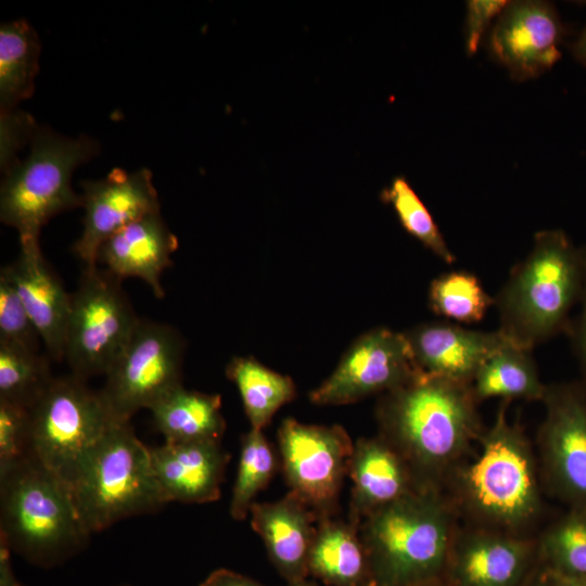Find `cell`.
Instances as JSON below:
<instances>
[{
  "mask_svg": "<svg viewBox=\"0 0 586 586\" xmlns=\"http://www.w3.org/2000/svg\"><path fill=\"white\" fill-rule=\"evenodd\" d=\"M471 384L419 372L378 405L381 436L409 466L422 489L444 491L482 426Z\"/></svg>",
  "mask_w": 586,
  "mask_h": 586,
  "instance_id": "cell-1",
  "label": "cell"
},
{
  "mask_svg": "<svg viewBox=\"0 0 586 586\" xmlns=\"http://www.w3.org/2000/svg\"><path fill=\"white\" fill-rule=\"evenodd\" d=\"M501 399L491 426L483 430L473 457L448 477L444 492L467 523L531 535L544 510L537 454Z\"/></svg>",
  "mask_w": 586,
  "mask_h": 586,
  "instance_id": "cell-2",
  "label": "cell"
},
{
  "mask_svg": "<svg viewBox=\"0 0 586 586\" xmlns=\"http://www.w3.org/2000/svg\"><path fill=\"white\" fill-rule=\"evenodd\" d=\"M585 282L586 247L576 245L560 229L536 232L531 252L494 297L498 331L531 351L565 333Z\"/></svg>",
  "mask_w": 586,
  "mask_h": 586,
  "instance_id": "cell-3",
  "label": "cell"
},
{
  "mask_svg": "<svg viewBox=\"0 0 586 586\" xmlns=\"http://www.w3.org/2000/svg\"><path fill=\"white\" fill-rule=\"evenodd\" d=\"M459 514L441 489H418L360 523V536L378 586L441 583L459 527Z\"/></svg>",
  "mask_w": 586,
  "mask_h": 586,
  "instance_id": "cell-4",
  "label": "cell"
},
{
  "mask_svg": "<svg viewBox=\"0 0 586 586\" xmlns=\"http://www.w3.org/2000/svg\"><path fill=\"white\" fill-rule=\"evenodd\" d=\"M0 534L12 551L43 568L73 557L90 536L71 486L30 457L0 475Z\"/></svg>",
  "mask_w": 586,
  "mask_h": 586,
  "instance_id": "cell-5",
  "label": "cell"
},
{
  "mask_svg": "<svg viewBox=\"0 0 586 586\" xmlns=\"http://www.w3.org/2000/svg\"><path fill=\"white\" fill-rule=\"evenodd\" d=\"M72 493L89 535L167 504L154 475L150 447L130 421H115L78 470Z\"/></svg>",
  "mask_w": 586,
  "mask_h": 586,
  "instance_id": "cell-6",
  "label": "cell"
},
{
  "mask_svg": "<svg viewBox=\"0 0 586 586\" xmlns=\"http://www.w3.org/2000/svg\"><path fill=\"white\" fill-rule=\"evenodd\" d=\"M98 151L91 138L77 139L36 128L30 153L4 174L0 218L16 229L20 243H39L41 228L55 215L81 206L72 188V174Z\"/></svg>",
  "mask_w": 586,
  "mask_h": 586,
  "instance_id": "cell-7",
  "label": "cell"
},
{
  "mask_svg": "<svg viewBox=\"0 0 586 586\" xmlns=\"http://www.w3.org/2000/svg\"><path fill=\"white\" fill-rule=\"evenodd\" d=\"M29 411V457L69 486L116 421L100 391L74 374L54 378Z\"/></svg>",
  "mask_w": 586,
  "mask_h": 586,
  "instance_id": "cell-8",
  "label": "cell"
},
{
  "mask_svg": "<svg viewBox=\"0 0 586 586\" xmlns=\"http://www.w3.org/2000/svg\"><path fill=\"white\" fill-rule=\"evenodd\" d=\"M120 281L99 266L85 268L71 294L64 359L78 378L106 375L141 320Z\"/></svg>",
  "mask_w": 586,
  "mask_h": 586,
  "instance_id": "cell-9",
  "label": "cell"
},
{
  "mask_svg": "<svg viewBox=\"0 0 586 586\" xmlns=\"http://www.w3.org/2000/svg\"><path fill=\"white\" fill-rule=\"evenodd\" d=\"M183 341L168 324L140 320L100 393L116 421H130L181 385Z\"/></svg>",
  "mask_w": 586,
  "mask_h": 586,
  "instance_id": "cell-10",
  "label": "cell"
},
{
  "mask_svg": "<svg viewBox=\"0 0 586 586\" xmlns=\"http://www.w3.org/2000/svg\"><path fill=\"white\" fill-rule=\"evenodd\" d=\"M537 434L544 487L568 508H586V388L582 382L547 384Z\"/></svg>",
  "mask_w": 586,
  "mask_h": 586,
  "instance_id": "cell-11",
  "label": "cell"
},
{
  "mask_svg": "<svg viewBox=\"0 0 586 586\" xmlns=\"http://www.w3.org/2000/svg\"><path fill=\"white\" fill-rule=\"evenodd\" d=\"M278 441L290 492L318 519L331 517L354 450L346 431L340 425L304 424L289 418L279 428Z\"/></svg>",
  "mask_w": 586,
  "mask_h": 586,
  "instance_id": "cell-12",
  "label": "cell"
},
{
  "mask_svg": "<svg viewBox=\"0 0 586 586\" xmlns=\"http://www.w3.org/2000/svg\"><path fill=\"white\" fill-rule=\"evenodd\" d=\"M421 372L405 333L378 328L360 336L333 373L314 390L317 405H344L387 393Z\"/></svg>",
  "mask_w": 586,
  "mask_h": 586,
  "instance_id": "cell-13",
  "label": "cell"
},
{
  "mask_svg": "<svg viewBox=\"0 0 586 586\" xmlns=\"http://www.w3.org/2000/svg\"><path fill=\"white\" fill-rule=\"evenodd\" d=\"M539 563L537 537L467 523L455 535L444 586H524Z\"/></svg>",
  "mask_w": 586,
  "mask_h": 586,
  "instance_id": "cell-14",
  "label": "cell"
},
{
  "mask_svg": "<svg viewBox=\"0 0 586 586\" xmlns=\"http://www.w3.org/2000/svg\"><path fill=\"white\" fill-rule=\"evenodd\" d=\"M565 33L553 4L539 0L511 1L488 36L491 55L517 81L536 78L561 58Z\"/></svg>",
  "mask_w": 586,
  "mask_h": 586,
  "instance_id": "cell-15",
  "label": "cell"
},
{
  "mask_svg": "<svg viewBox=\"0 0 586 586\" xmlns=\"http://www.w3.org/2000/svg\"><path fill=\"white\" fill-rule=\"evenodd\" d=\"M82 187L84 228L73 250L85 268H94L99 250L111 235L143 216L161 212V205L146 168L133 173L114 168L103 179L84 181Z\"/></svg>",
  "mask_w": 586,
  "mask_h": 586,
  "instance_id": "cell-16",
  "label": "cell"
},
{
  "mask_svg": "<svg viewBox=\"0 0 586 586\" xmlns=\"http://www.w3.org/2000/svg\"><path fill=\"white\" fill-rule=\"evenodd\" d=\"M0 273L17 290L48 355L63 360L71 294L44 259L40 243L21 244L17 259Z\"/></svg>",
  "mask_w": 586,
  "mask_h": 586,
  "instance_id": "cell-17",
  "label": "cell"
},
{
  "mask_svg": "<svg viewBox=\"0 0 586 586\" xmlns=\"http://www.w3.org/2000/svg\"><path fill=\"white\" fill-rule=\"evenodd\" d=\"M152 468L167 502L206 504L220 497L229 454L220 441L167 443L150 448Z\"/></svg>",
  "mask_w": 586,
  "mask_h": 586,
  "instance_id": "cell-18",
  "label": "cell"
},
{
  "mask_svg": "<svg viewBox=\"0 0 586 586\" xmlns=\"http://www.w3.org/2000/svg\"><path fill=\"white\" fill-rule=\"evenodd\" d=\"M418 369L469 383L482 362L508 340L498 331H479L451 322H431L405 333Z\"/></svg>",
  "mask_w": 586,
  "mask_h": 586,
  "instance_id": "cell-19",
  "label": "cell"
},
{
  "mask_svg": "<svg viewBox=\"0 0 586 586\" xmlns=\"http://www.w3.org/2000/svg\"><path fill=\"white\" fill-rule=\"evenodd\" d=\"M178 240L167 228L161 212L143 216L111 235L100 247L98 266L123 280H143L157 298L165 295L162 275L171 265Z\"/></svg>",
  "mask_w": 586,
  "mask_h": 586,
  "instance_id": "cell-20",
  "label": "cell"
},
{
  "mask_svg": "<svg viewBox=\"0 0 586 586\" xmlns=\"http://www.w3.org/2000/svg\"><path fill=\"white\" fill-rule=\"evenodd\" d=\"M348 476L353 482L349 521L357 525L373 511L422 489L404 458L381 435L354 444Z\"/></svg>",
  "mask_w": 586,
  "mask_h": 586,
  "instance_id": "cell-21",
  "label": "cell"
},
{
  "mask_svg": "<svg viewBox=\"0 0 586 586\" xmlns=\"http://www.w3.org/2000/svg\"><path fill=\"white\" fill-rule=\"evenodd\" d=\"M253 530L260 536L278 573L288 582L308 578V553L315 536L316 513L293 493L271 502H254Z\"/></svg>",
  "mask_w": 586,
  "mask_h": 586,
  "instance_id": "cell-22",
  "label": "cell"
},
{
  "mask_svg": "<svg viewBox=\"0 0 586 586\" xmlns=\"http://www.w3.org/2000/svg\"><path fill=\"white\" fill-rule=\"evenodd\" d=\"M360 525L331 517L318 520L309 549L308 575L328 586H369L373 583Z\"/></svg>",
  "mask_w": 586,
  "mask_h": 586,
  "instance_id": "cell-23",
  "label": "cell"
},
{
  "mask_svg": "<svg viewBox=\"0 0 586 586\" xmlns=\"http://www.w3.org/2000/svg\"><path fill=\"white\" fill-rule=\"evenodd\" d=\"M149 410L167 443L221 441L226 430L220 395L190 391L182 384Z\"/></svg>",
  "mask_w": 586,
  "mask_h": 586,
  "instance_id": "cell-24",
  "label": "cell"
},
{
  "mask_svg": "<svg viewBox=\"0 0 586 586\" xmlns=\"http://www.w3.org/2000/svg\"><path fill=\"white\" fill-rule=\"evenodd\" d=\"M546 386L540 380L532 351L510 341L482 362L471 381L479 403L494 397L542 402Z\"/></svg>",
  "mask_w": 586,
  "mask_h": 586,
  "instance_id": "cell-25",
  "label": "cell"
},
{
  "mask_svg": "<svg viewBox=\"0 0 586 586\" xmlns=\"http://www.w3.org/2000/svg\"><path fill=\"white\" fill-rule=\"evenodd\" d=\"M40 42L37 33L25 20L0 27V107L1 114L15 110L31 97L39 69Z\"/></svg>",
  "mask_w": 586,
  "mask_h": 586,
  "instance_id": "cell-26",
  "label": "cell"
},
{
  "mask_svg": "<svg viewBox=\"0 0 586 586\" xmlns=\"http://www.w3.org/2000/svg\"><path fill=\"white\" fill-rule=\"evenodd\" d=\"M226 374L240 393L251 429L263 430L272 416L295 396L291 378L280 374L251 357H235Z\"/></svg>",
  "mask_w": 586,
  "mask_h": 586,
  "instance_id": "cell-27",
  "label": "cell"
},
{
  "mask_svg": "<svg viewBox=\"0 0 586 586\" xmlns=\"http://www.w3.org/2000/svg\"><path fill=\"white\" fill-rule=\"evenodd\" d=\"M539 561L563 578H586V508H568L537 537Z\"/></svg>",
  "mask_w": 586,
  "mask_h": 586,
  "instance_id": "cell-28",
  "label": "cell"
},
{
  "mask_svg": "<svg viewBox=\"0 0 586 586\" xmlns=\"http://www.w3.org/2000/svg\"><path fill=\"white\" fill-rule=\"evenodd\" d=\"M428 296L433 313L464 324L481 321L495 303L477 276L466 270H451L436 277Z\"/></svg>",
  "mask_w": 586,
  "mask_h": 586,
  "instance_id": "cell-29",
  "label": "cell"
},
{
  "mask_svg": "<svg viewBox=\"0 0 586 586\" xmlns=\"http://www.w3.org/2000/svg\"><path fill=\"white\" fill-rule=\"evenodd\" d=\"M53 379L46 356L0 343V400L29 409Z\"/></svg>",
  "mask_w": 586,
  "mask_h": 586,
  "instance_id": "cell-30",
  "label": "cell"
},
{
  "mask_svg": "<svg viewBox=\"0 0 586 586\" xmlns=\"http://www.w3.org/2000/svg\"><path fill=\"white\" fill-rule=\"evenodd\" d=\"M277 469V458L263 430L251 429L242 438L241 455L230 500V514L242 521L250 513L257 494Z\"/></svg>",
  "mask_w": 586,
  "mask_h": 586,
  "instance_id": "cell-31",
  "label": "cell"
},
{
  "mask_svg": "<svg viewBox=\"0 0 586 586\" xmlns=\"http://www.w3.org/2000/svg\"><path fill=\"white\" fill-rule=\"evenodd\" d=\"M381 198L392 205L404 229L447 264L456 256L447 245L431 213L406 178L395 177Z\"/></svg>",
  "mask_w": 586,
  "mask_h": 586,
  "instance_id": "cell-32",
  "label": "cell"
},
{
  "mask_svg": "<svg viewBox=\"0 0 586 586\" xmlns=\"http://www.w3.org/2000/svg\"><path fill=\"white\" fill-rule=\"evenodd\" d=\"M39 340L17 290L0 273V343L38 352Z\"/></svg>",
  "mask_w": 586,
  "mask_h": 586,
  "instance_id": "cell-33",
  "label": "cell"
},
{
  "mask_svg": "<svg viewBox=\"0 0 586 586\" xmlns=\"http://www.w3.org/2000/svg\"><path fill=\"white\" fill-rule=\"evenodd\" d=\"M29 411L0 400V475L29 458Z\"/></svg>",
  "mask_w": 586,
  "mask_h": 586,
  "instance_id": "cell-34",
  "label": "cell"
},
{
  "mask_svg": "<svg viewBox=\"0 0 586 586\" xmlns=\"http://www.w3.org/2000/svg\"><path fill=\"white\" fill-rule=\"evenodd\" d=\"M510 1L507 0H469L466 3L464 47L467 54L476 53L483 34L492 21L498 17Z\"/></svg>",
  "mask_w": 586,
  "mask_h": 586,
  "instance_id": "cell-35",
  "label": "cell"
},
{
  "mask_svg": "<svg viewBox=\"0 0 586 586\" xmlns=\"http://www.w3.org/2000/svg\"><path fill=\"white\" fill-rule=\"evenodd\" d=\"M30 116L23 112L12 111L1 114V167L4 173L18 161L15 158L16 150L25 142L28 135H33Z\"/></svg>",
  "mask_w": 586,
  "mask_h": 586,
  "instance_id": "cell-36",
  "label": "cell"
},
{
  "mask_svg": "<svg viewBox=\"0 0 586 586\" xmlns=\"http://www.w3.org/2000/svg\"><path fill=\"white\" fill-rule=\"evenodd\" d=\"M565 334L571 341L574 355L578 361L583 375L582 383L586 388V282L583 290L577 311L572 316Z\"/></svg>",
  "mask_w": 586,
  "mask_h": 586,
  "instance_id": "cell-37",
  "label": "cell"
},
{
  "mask_svg": "<svg viewBox=\"0 0 586 586\" xmlns=\"http://www.w3.org/2000/svg\"><path fill=\"white\" fill-rule=\"evenodd\" d=\"M199 586H265L241 573L220 568L211 572Z\"/></svg>",
  "mask_w": 586,
  "mask_h": 586,
  "instance_id": "cell-38",
  "label": "cell"
},
{
  "mask_svg": "<svg viewBox=\"0 0 586 586\" xmlns=\"http://www.w3.org/2000/svg\"><path fill=\"white\" fill-rule=\"evenodd\" d=\"M11 552L7 538L0 534V586H25L14 573Z\"/></svg>",
  "mask_w": 586,
  "mask_h": 586,
  "instance_id": "cell-39",
  "label": "cell"
},
{
  "mask_svg": "<svg viewBox=\"0 0 586 586\" xmlns=\"http://www.w3.org/2000/svg\"><path fill=\"white\" fill-rule=\"evenodd\" d=\"M524 586H558L557 576L540 561Z\"/></svg>",
  "mask_w": 586,
  "mask_h": 586,
  "instance_id": "cell-40",
  "label": "cell"
},
{
  "mask_svg": "<svg viewBox=\"0 0 586 586\" xmlns=\"http://www.w3.org/2000/svg\"><path fill=\"white\" fill-rule=\"evenodd\" d=\"M573 56L586 68V26L572 44Z\"/></svg>",
  "mask_w": 586,
  "mask_h": 586,
  "instance_id": "cell-41",
  "label": "cell"
},
{
  "mask_svg": "<svg viewBox=\"0 0 586 586\" xmlns=\"http://www.w3.org/2000/svg\"><path fill=\"white\" fill-rule=\"evenodd\" d=\"M557 579L558 586H586V578H563L557 576Z\"/></svg>",
  "mask_w": 586,
  "mask_h": 586,
  "instance_id": "cell-42",
  "label": "cell"
},
{
  "mask_svg": "<svg viewBox=\"0 0 586 586\" xmlns=\"http://www.w3.org/2000/svg\"><path fill=\"white\" fill-rule=\"evenodd\" d=\"M288 586H318V585L315 582L306 578L296 583L288 584Z\"/></svg>",
  "mask_w": 586,
  "mask_h": 586,
  "instance_id": "cell-43",
  "label": "cell"
},
{
  "mask_svg": "<svg viewBox=\"0 0 586 586\" xmlns=\"http://www.w3.org/2000/svg\"><path fill=\"white\" fill-rule=\"evenodd\" d=\"M426 586H444L442 583H435V584H431V585H426Z\"/></svg>",
  "mask_w": 586,
  "mask_h": 586,
  "instance_id": "cell-44",
  "label": "cell"
},
{
  "mask_svg": "<svg viewBox=\"0 0 586 586\" xmlns=\"http://www.w3.org/2000/svg\"><path fill=\"white\" fill-rule=\"evenodd\" d=\"M369 586H378V585H375L374 583H372V584H370Z\"/></svg>",
  "mask_w": 586,
  "mask_h": 586,
  "instance_id": "cell-45",
  "label": "cell"
},
{
  "mask_svg": "<svg viewBox=\"0 0 586 586\" xmlns=\"http://www.w3.org/2000/svg\"><path fill=\"white\" fill-rule=\"evenodd\" d=\"M126 586V585H125Z\"/></svg>",
  "mask_w": 586,
  "mask_h": 586,
  "instance_id": "cell-46",
  "label": "cell"
}]
</instances>
